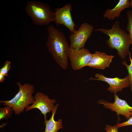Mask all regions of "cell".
Instances as JSON below:
<instances>
[{"label": "cell", "instance_id": "1", "mask_svg": "<svg viewBox=\"0 0 132 132\" xmlns=\"http://www.w3.org/2000/svg\"><path fill=\"white\" fill-rule=\"evenodd\" d=\"M48 35L46 46L56 62L64 70L68 65V52L70 46L64 33L53 25L47 29Z\"/></svg>", "mask_w": 132, "mask_h": 132}, {"label": "cell", "instance_id": "2", "mask_svg": "<svg viewBox=\"0 0 132 132\" xmlns=\"http://www.w3.org/2000/svg\"><path fill=\"white\" fill-rule=\"evenodd\" d=\"M94 31L102 33L109 37L106 43L109 48L116 49L117 54L121 59H124L129 55L132 42L129 34L120 27L118 21H116L109 29L98 28Z\"/></svg>", "mask_w": 132, "mask_h": 132}, {"label": "cell", "instance_id": "3", "mask_svg": "<svg viewBox=\"0 0 132 132\" xmlns=\"http://www.w3.org/2000/svg\"><path fill=\"white\" fill-rule=\"evenodd\" d=\"M16 84L18 86L19 91L14 97L11 100H0V102L5 106L11 107L14 113L18 115L23 112L26 108L33 104L35 101L33 94L35 92L34 86L26 83L22 85L19 81Z\"/></svg>", "mask_w": 132, "mask_h": 132}, {"label": "cell", "instance_id": "4", "mask_svg": "<svg viewBox=\"0 0 132 132\" xmlns=\"http://www.w3.org/2000/svg\"><path fill=\"white\" fill-rule=\"evenodd\" d=\"M25 9L26 13L31 18L34 25H45L55 21V13L47 4L31 0L27 2Z\"/></svg>", "mask_w": 132, "mask_h": 132}, {"label": "cell", "instance_id": "5", "mask_svg": "<svg viewBox=\"0 0 132 132\" xmlns=\"http://www.w3.org/2000/svg\"><path fill=\"white\" fill-rule=\"evenodd\" d=\"M94 27L87 22L81 24L77 30L69 35L70 48L79 49L84 48L85 44L93 31Z\"/></svg>", "mask_w": 132, "mask_h": 132}, {"label": "cell", "instance_id": "6", "mask_svg": "<svg viewBox=\"0 0 132 132\" xmlns=\"http://www.w3.org/2000/svg\"><path fill=\"white\" fill-rule=\"evenodd\" d=\"M92 55L88 49L84 48L79 49L70 48L67 54L72 68L75 70L87 66L90 61Z\"/></svg>", "mask_w": 132, "mask_h": 132}, {"label": "cell", "instance_id": "7", "mask_svg": "<svg viewBox=\"0 0 132 132\" xmlns=\"http://www.w3.org/2000/svg\"><path fill=\"white\" fill-rule=\"evenodd\" d=\"M114 101L111 103L106 100L100 99L97 102L98 104H102L106 109H109L112 111L115 112L118 118L119 115H121L124 116L127 120L131 116V111H132V107L130 106L124 100L119 98L116 94H114Z\"/></svg>", "mask_w": 132, "mask_h": 132}, {"label": "cell", "instance_id": "8", "mask_svg": "<svg viewBox=\"0 0 132 132\" xmlns=\"http://www.w3.org/2000/svg\"><path fill=\"white\" fill-rule=\"evenodd\" d=\"M34 97V102L31 105L26 107L25 111H28L33 109H37L44 115V120L46 119L47 114L53 110L56 100L50 99L48 95L39 92H37Z\"/></svg>", "mask_w": 132, "mask_h": 132}, {"label": "cell", "instance_id": "9", "mask_svg": "<svg viewBox=\"0 0 132 132\" xmlns=\"http://www.w3.org/2000/svg\"><path fill=\"white\" fill-rule=\"evenodd\" d=\"M72 5L67 4L61 8H56L55 10L54 22L57 25L62 24L68 29L71 34L76 30L77 27L72 19L71 14Z\"/></svg>", "mask_w": 132, "mask_h": 132}, {"label": "cell", "instance_id": "10", "mask_svg": "<svg viewBox=\"0 0 132 132\" xmlns=\"http://www.w3.org/2000/svg\"><path fill=\"white\" fill-rule=\"evenodd\" d=\"M95 77L96 78L91 77L88 80H99L107 83L109 85L107 90L114 94L121 91L123 89L130 86L128 75L124 78H121L118 77H106L102 74L97 73L95 74Z\"/></svg>", "mask_w": 132, "mask_h": 132}, {"label": "cell", "instance_id": "11", "mask_svg": "<svg viewBox=\"0 0 132 132\" xmlns=\"http://www.w3.org/2000/svg\"><path fill=\"white\" fill-rule=\"evenodd\" d=\"M114 57L113 55H108L105 53L96 51L93 54L92 59L87 66L104 70L109 67Z\"/></svg>", "mask_w": 132, "mask_h": 132}, {"label": "cell", "instance_id": "12", "mask_svg": "<svg viewBox=\"0 0 132 132\" xmlns=\"http://www.w3.org/2000/svg\"><path fill=\"white\" fill-rule=\"evenodd\" d=\"M130 1L129 0H120L116 5L112 9H107L103 15L104 18L112 21L116 18L120 17V13L123 10L131 8Z\"/></svg>", "mask_w": 132, "mask_h": 132}, {"label": "cell", "instance_id": "13", "mask_svg": "<svg viewBox=\"0 0 132 132\" xmlns=\"http://www.w3.org/2000/svg\"><path fill=\"white\" fill-rule=\"evenodd\" d=\"M59 104H56L52 112V116L49 120H44L45 125L44 132H57L59 129L63 128L62 120L59 119L56 121L54 119V116Z\"/></svg>", "mask_w": 132, "mask_h": 132}, {"label": "cell", "instance_id": "14", "mask_svg": "<svg viewBox=\"0 0 132 132\" xmlns=\"http://www.w3.org/2000/svg\"><path fill=\"white\" fill-rule=\"evenodd\" d=\"M13 111L12 108L8 106H6L3 108H0V120L10 118L13 114Z\"/></svg>", "mask_w": 132, "mask_h": 132}, {"label": "cell", "instance_id": "15", "mask_svg": "<svg viewBox=\"0 0 132 132\" xmlns=\"http://www.w3.org/2000/svg\"><path fill=\"white\" fill-rule=\"evenodd\" d=\"M126 17L128 20L126 29L128 32L132 44V10H129L127 11Z\"/></svg>", "mask_w": 132, "mask_h": 132}, {"label": "cell", "instance_id": "16", "mask_svg": "<svg viewBox=\"0 0 132 132\" xmlns=\"http://www.w3.org/2000/svg\"><path fill=\"white\" fill-rule=\"evenodd\" d=\"M129 57L130 61V64L128 65L125 61H122V63L125 66L128 70V76L130 83V86L131 91L132 92V59L131 56V53L130 52L129 54Z\"/></svg>", "mask_w": 132, "mask_h": 132}, {"label": "cell", "instance_id": "17", "mask_svg": "<svg viewBox=\"0 0 132 132\" xmlns=\"http://www.w3.org/2000/svg\"><path fill=\"white\" fill-rule=\"evenodd\" d=\"M11 64L10 61H6L2 67L0 69V74L5 77L7 76L9 71L11 68Z\"/></svg>", "mask_w": 132, "mask_h": 132}, {"label": "cell", "instance_id": "18", "mask_svg": "<svg viewBox=\"0 0 132 132\" xmlns=\"http://www.w3.org/2000/svg\"><path fill=\"white\" fill-rule=\"evenodd\" d=\"M119 127L117 125L112 126L109 125H106L105 127L106 132H119Z\"/></svg>", "mask_w": 132, "mask_h": 132}, {"label": "cell", "instance_id": "19", "mask_svg": "<svg viewBox=\"0 0 132 132\" xmlns=\"http://www.w3.org/2000/svg\"><path fill=\"white\" fill-rule=\"evenodd\" d=\"M131 117L127 121L121 123H118L116 125L119 128L126 126L132 125V111H131Z\"/></svg>", "mask_w": 132, "mask_h": 132}, {"label": "cell", "instance_id": "20", "mask_svg": "<svg viewBox=\"0 0 132 132\" xmlns=\"http://www.w3.org/2000/svg\"><path fill=\"white\" fill-rule=\"evenodd\" d=\"M5 77L2 75L0 74V83L3 82L5 78Z\"/></svg>", "mask_w": 132, "mask_h": 132}, {"label": "cell", "instance_id": "21", "mask_svg": "<svg viewBox=\"0 0 132 132\" xmlns=\"http://www.w3.org/2000/svg\"><path fill=\"white\" fill-rule=\"evenodd\" d=\"M7 123H4V124H3V125H1V126H0V128H3V126H5V125L6 124H6Z\"/></svg>", "mask_w": 132, "mask_h": 132}, {"label": "cell", "instance_id": "22", "mask_svg": "<svg viewBox=\"0 0 132 132\" xmlns=\"http://www.w3.org/2000/svg\"><path fill=\"white\" fill-rule=\"evenodd\" d=\"M130 5L132 7V0H130Z\"/></svg>", "mask_w": 132, "mask_h": 132}, {"label": "cell", "instance_id": "23", "mask_svg": "<svg viewBox=\"0 0 132 132\" xmlns=\"http://www.w3.org/2000/svg\"><path fill=\"white\" fill-rule=\"evenodd\" d=\"M4 132V131H3V132Z\"/></svg>", "mask_w": 132, "mask_h": 132}, {"label": "cell", "instance_id": "24", "mask_svg": "<svg viewBox=\"0 0 132 132\" xmlns=\"http://www.w3.org/2000/svg\"></svg>", "mask_w": 132, "mask_h": 132}]
</instances>
